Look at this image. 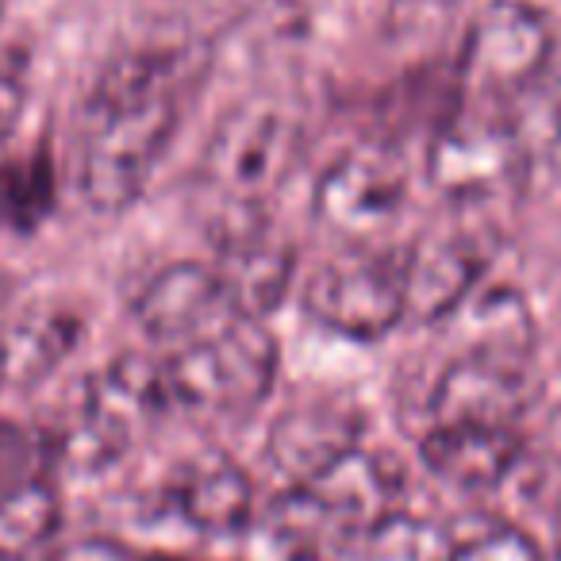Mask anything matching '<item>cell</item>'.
<instances>
[{
  "label": "cell",
  "instance_id": "cell-29",
  "mask_svg": "<svg viewBox=\"0 0 561 561\" xmlns=\"http://www.w3.org/2000/svg\"><path fill=\"white\" fill-rule=\"evenodd\" d=\"M553 553L561 558V500H558V507H553Z\"/></svg>",
  "mask_w": 561,
  "mask_h": 561
},
{
  "label": "cell",
  "instance_id": "cell-19",
  "mask_svg": "<svg viewBox=\"0 0 561 561\" xmlns=\"http://www.w3.org/2000/svg\"><path fill=\"white\" fill-rule=\"evenodd\" d=\"M81 320L66 308H35L24 320L0 331V366L4 381L39 385L66 354L78 346Z\"/></svg>",
  "mask_w": 561,
  "mask_h": 561
},
{
  "label": "cell",
  "instance_id": "cell-12",
  "mask_svg": "<svg viewBox=\"0 0 561 561\" xmlns=\"http://www.w3.org/2000/svg\"><path fill=\"white\" fill-rule=\"evenodd\" d=\"M131 316L154 343L181 346L219 331L239 312H234L224 280L211 265L173 262L150 280H142V289L135 293Z\"/></svg>",
  "mask_w": 561,
  "mask_h": 561
},
{
  "label": "cell",
  "instance_id": "cell-21",
  "mask_svg": "<svg viewBox=\"0 0 561 561\" xmlns=\"http://www.w3.org/2000/svg\"><path fill=\"white\" fill-rule=\"evenodd\" d=\"M62 523V500L43 477L0 492V561H24L47 550Z\"/></svg>",
  "mask_w": 561,
  "mask_h": 561
},
{
  "label": "cell",
  "instance_id": "cell-3",
  "mask_svg": "<svg viewBox=\"0 0 561 561\" xmlns=\"http://www.w3.org/2000/svg\"><path fill=\"white\" fill-rule=\"evenodd\" d=\"M277 339L257 316H234L196 343L173 346L162 358L170 412L242 420L265 404L277 381Z\"/></svg>",
  "mask_w": 561,
  "mask_h": 561
},
{
  "label": "cell",
  "instance_id": "cell-11",
  "mask_svg": "<svg viewBox=\"0 0 561 561\" xmlns=\"http://www.w3.org/2000/svg\"><path fill=\"white\" fill-rule=\"evenodd\" d=\"M211 270L224 280L234 312L265 320L270 312H277L280 300L289 297L293 273H297V250L265 219V211L227 216L219 219Z\"/></svg>",
  "mask_w": 561,
  "mask_h": 561
},
{
  "label": "cell",
  "instance_id": "cell-10",
  "mask_svg": "<svg viewBox=\"0 0 561 561\" xmlns=\"http://www.w3.org/2000/svg\"><path fill=\"white\" fill-rule=\"evenodd\" d=\"M538 374L523 358L454 354L431 389V423H496L519 427L535 408Z\"/></svg>",
  "mask_w": 561,
  "mask_h": 561
},
{
  "label": "cell",
  "instance_id": "cell-20",
  "mask_svg": "<svg viewBox=\"0 0 561 561\" xmlns=\"http://www.w3.org/2000/svg\"><path fill=\"white\" fill-rule=\"evenodd\" d=\"M504 112L527 150L530 170L550 173L561 185V50Z\"/></svg>",
  "mask_w": 561,
  "mask_h": 561
},
{
  "label": "cell",
  "instance_id": "cell-8",
  "mask_svg": "<svg viewBox=\"0 0 561 561\" xmlns=\"http://www.w3.org/2000/svg\"><path fill=\"white\" fill-rule=\"evenodd\" d=\"M408 204V165L389 142H358L323 170L316 219L346 247L381 242Z\"/></svg>",
  "mask_w": 561,
  "mask_h": 561
},
{
  "label": "cell",
  "instance_id": "cell-5",
  "mask_svg": "<svg viewBox=\"0 0 561 561\" xmlns=\"http://www.w3.org/2000/svg\"><path fill=\"white\" fill-rule=\"evenodd\" d=\"M170 412L162 362L116 358L81 389V404L58 435V458L81 473H96L119 461L139 435Z\"/></svg>",
  "mask_w": 561,
  "mask_h": 561
},
{
  "label": "cell",
  "instance_id": "cell-9",
  "mask_svg": "<svg viewBox=\"0 0 561 561\" xmlns=\"http://www.w3.org/2000/svg\"><path fill=\"white\" fill-rule=\"evenodd\" d=\"M489 239L481 227L438 224L427 227L400 254L404 262V308L408 320L438 323L450 316L489 273Z\"/></svg>",
  "mask_w": 561,
  "mask_h": 561
},
{
  "label": "cell",
  "instance_id": "cell-24",
  "mask_svg": "<svg viewBox=\"0 0 561 561\" xmlns=\"http://www.w3.org/2000/svg\"><path fill=\"white\" fill-rule=\"evenodd\" d=\"M461 0H389L385 9V35L397 47H423L435 43L458 16Z\"/></svg>",
  "mask_w": 561,
  "mask_h": 561
},
{
  "label": "cell",
  "instance_id": "cell-18",
  "mask_svg": "<svg viewBox=\"0 0 561 561\" xmlns=\"http://www.w3.org/2000/svg\"><path fill=\"white\" fill-rule=\"evenodd\" d=\"M250 530H257L270 561H346L358 550V538L305 484H293V492L257 512Z\"/></svg>",
  "mask_w": 561,
  "mask_h": 561
},
{
  "label": "cell",
  "instance_id": "cell-7",
  "mask_svg": "<svg viewBox=\"0 0 561 561\" xmlns=\"http://www.w3.org/2000/svg\"><path fill=\"white\" fill-rule=\"evenodd\" d=\"M305 312L320 328L354 343H374L389 335L400 320H408L404 262L397 250H385L381 242L346 247L308 277Z\"/></svg>",
  "mask_w": 561,
  "mask_h": 561
},
{
  "label": "cell",
  "instance_id": "cell-31",
  "mask_svg": "<svg viewBox=\"0 0 561 561\" xmlns=\"http://www.w3.org/2000/svg\"><path fill=\"white\" fill-rule=\"evenodd\" d=\"M0 385H4V366H0Z\"/></svg>",
  "mask_w": 561,
  "mask_h": 561
},
{
  "label": "cell",
  "instance_id": "cell-30",
  "mask_svg": "<svg viewBox=\"0 0 561 561\" xmlns=\"http://www.w3.org/2000/svg\"><path fill=\"white\" fill-rule=\"evenodd\" d=\"M9 277H4V273H0V308H4V300H9Z\"/></svg>",
  "mask_w": 561,
  "mask_h": 561
},
{
  "label": "cell",
  "instance_id": "cell-26",
  "mask_svg": "<svg viewBox=\"0 0 561 561\" xmlns=\"http://www.w3.org/2000/svg\"><path fill=\"white\" fill-rule=\"evenodd\" d=\"M32 454H35V443L24 431L12 427V423H0V492L27 481V477H35Z\"/></svg>",
  "mask_w": 561,
  "mask_h": 561
},
{
  "label": "cell",
  "instance_id": "cell-27",
  "mask_svg": "<svg viewBox=\"0 0 561 561\" xmlns=\"http://www.w3.org/2000/svg\"><path fill=\"white\" fill-rule=\"evenodd\" d=\"M24 112V78L12 70H0V142H9Z\"/></svg>",
  "mask_w": 561,
  "mask_h": 561
},
{
  "label": "cell",
  "instance_id": "cell-13",
  "mask_svg": "<svg viewBox=\"0 0 561 561\" xmlns=\"http://www.w3.org/2000/svg\"><path fill=\"white\" fill-rule=\"evenodd\" d=\"M162 504L196 535H242L257 515L250 473L227 454H201L165 481Z\"/></svg>",
  "mask_w": 561,
  "mask_h": 561
},
{
  "label": "cell",
  "instance_id": "cell-2",
  "mask_svg": "<svg viewBox=\"0 0 561 561\" xmlns=\"http://www.w3.org/2000/svg\"><path fill=\"white\" fill-rule=\"evenodd\" d=\"M305 150V119L277 93L239 101L211 131L201 154V185L227 216L265 211L277 188L297 170Z\"/></svg>",
  "mask_w": 561,
  "mask_h": 561
},
{
  "label": "cell",
  "instance_id": "cell-22",
  "mask_svg": "<svg viewBox=\"0 0 561 561\" xmlns=\"http://www.w3.org/2000/svg\"><path fill=\"white\" fill-rule=\"evenodd\" d=\"M450 527L412 512H392L358 538V561H446Z\"/></svg>",
  "mask_w": 561,
  "mask_h": 561
},
{
  "label": "cell",
  "instance_id": "cell-28",
  "mask_svg": "<svg viewBox=\"0 0 561 561\" xmlns=\"http://www.w3.org/2000/svg\"><path fill=\"white\" fill-rule=\"evenodd\" d=\"M546 443H550L553 458H558V461H561V408H553L550 423H546Z\"/></svg>",
  "mask_w": 561,
  "mask_h": 561
},
{
  "label": "cell",
  "instance_id": "cell-32",
  "mask_svg": "<svg viewBox=\"0 0 561 561\" xmlns=\"http://www.w3.org/2000/svg\"><path fill=\"white\" fill-rule=\"evenodd\" d=\"M0 12H4V0H0Z\"/></svg>",
  "mask_w": 561,
  "mask_h": 561
},
{
  "label": "cell",
  "instance_id": "cell-16",
  "mask_svg": "<svg viewBox=\"0 0 561 561\" xmlns=\"http://www.w3.org/2000/svg\"><path fill=\"white\" fill-rule=\"evenodd\" d=\"M358 443L362 415L351 404L312 400V404H297L273 420L265 454L277 473H285L293 484H305Z\"/></svg>",
  "mask_w": 561,
  "mask_h": 561
},
{
  "label": "cell",
  "instance_id": "cell-23",
  "mask_svg": "<svg viewBox=\"0 0 561 561\" xmlns=\"http://www.w3.org/2000/svg\"><path fill=\"white\" fill-rule=\"evenodd\" d=\"M446 561H542L538 542L523 527L504 519H473L450 530Z\"/></svg>",
  "mask_w": 561,
  "mask_h": 561
},
{
  "label": "cell",
  "instance_id": "cell-15",
  "mask_svg": "<svg viewBox=\"0 0 561 561\" xmlns=\"http://www.w3.org/2000/svg\"><path fill=\"white\" fill-rule=\"evenodd\" d=\"M420 454L438 481L461 492H489L519 466L523 431L496 423H431Z\"/></svg>",
  "mask_w": 561,
  "mask_h": 561
},
{
  "label": "cell",
  "instance_id": "cell-14",
  "mask_svg": "<svg viewBox=\"0 0 561 561\" xmlns=\"http://www.w3.org/2000/svg\"><path fill=\"white\" fill-rule=\"evenodd\" d=\"M305 489L351 530L354 538H362L369 527H377L381 519H389L392 512H400L404 500V469L389 458V454L354 450L339 454L328 469L305 481Z\"/></svg>",
  "mask_w": 561,
  "mask_h": 561
},
{
  "label": "cell",
  "instance_id": "cell-6",
  "mask_svg": "<svg viewBox=\"0 0 561 561\" xmlns=\"http://www.w3.org/2000/svg\"><path fill=\"white\" fill-rule=\"evenodd\" d=\"M561 50L553 20L530 0H489L458 55V101L507 108Z\"/></svg>",
  "mask_w": 561,
  "mask_h": 561
},
{
  "label": "cell",
  "instance_id": "cell-4",
  "mask_svg": "<svg viewBox=\"0 0 561 561\" xmlns=\"http://www.w3.org/2000/svg\"><path fill=\"white\" fill-rule=\"evenodd\" d=\"M530 178V158L504 108L458 101L427 147V181L458 208L515 196Z\"/></svg>",
  "mask_w": 561,
  "mask_h": 561
},
{
  "label": "cell",
  "instance_id": "cell-17",
  "mask_svg": "<svg viewBox=\"0 0 561 561\" xmlns=\"http://www.w3.org/2000/svg\"><path fill=\"white\" fill-rule=\"evenodd\" d=\"M454 354H496V358H535L538 328L530 305L512 285L481 280L450 316L438 320Z\"/></svg>",
  "mask_w": 561,
  "mask_h": 561
},
{
  "label": "cell",
  "instance_id": "cell-25",
  "mask_svg": "<svg viewBox=\"0 0 561 561\" xmlns=\"http://www.w3.org/2000/svg\"><path fill=\"white\" fill-rule=\"evenodd\" d=\"M43 561H147V558L135 553L127 542H119V538L89 535V538H73V542L55 546V550H47Z\"/></svg>",
  "mask_w": 561,
  "mask_h": 561
},
{
  "label": "cell",
  "instance_id": "cell-1",
  "mask_svg": "<svg viewBox=\"0 0 561 561\" xmlns=\"http://www.w3.org/2000/svg\"><path fill=\"white\" fill-rule=\"evenodd\" d=\"M204 58L193 47H139L96 78L78 127V188L93 211H127L154 178Z\"/></svg>",
  "mask_w": 561,
  "mask_h": 561
}]
</instances>
